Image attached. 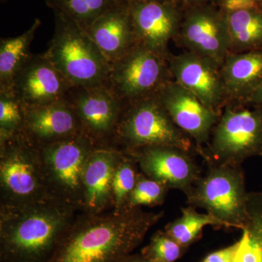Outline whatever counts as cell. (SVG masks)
I'll use <instances>...</instances> for the list:
<instances>
[{"mask_svg": "<svg viewBox=\"0 0 262 262\" xmlns=\"http://www.w3.org/2000/svg\"><path fill=\"white\" fill-rule=\"evenodd\" d=\"M163 216L142 208L78 212L48 262H125Z\"/></svg>", "mask_w": 262, "mask_h": 262, "instance_id": "6da1fadb", "label": "cell"}, {"mask_svg": "<svg viewBox=\"0 0 262 262\" xmlns=\"http://www.w3.org/2000/svg\"><path fill=\"white\" fill-rule=\"evenodd\" d=\"M78 212L55 200L0 205V261L48 262Z\"/></svg>", "mask_w": 262, "mask_h": 262, "instance_id": "7a4b0ae2", "label": "cell"}, {"mask_svg": "<svg viewBox=\"0 0 262 262\" xmlns=\"http://www.w3.org/2000/svg\"><path fill=\"white\" fill-rule=\"evenodd\" d=\"M53 13L54 33L45 55L72 87L104 84L111 63L87 31L63 13Z\"/></svg>", "mask_w": 262, "mask_h": 262, "instance_id": "3957f363", "label": "cell"}, {"mask_svg": "<svg viewBox=\"0 0 262 262\" xmlns=\"http://www.w3.org/2000/svg\"><path fill=\"white\" fill-rule=\"evenodd\" d=\"M0 191L5 206L53 200L39 145L23 130L0 139Z\"/></svg>", "mask_w": 262, "mask_h": 262, "instance_id": "277c9868", "label": "cell"}, {"mask_svg": "<svg viewBox=\"0 0 262 262\" xmlns=\"http://www.w3.org/2000/svg\"><path fill=\"white\" fill-rule=\"evenodd\" d=\"M114 144L122 151L165 146L196 152L192 139L175 125L158 95L125 105L115 130Z\"/></svg>", "mask_w": 262, "mask_h": 262, "instance_id": "5b68a950", "label": "cell"}, {"mask_svg": "<svg viewBox=\"0 0 262 262\" xmlns=\"http://www.w3.org/2000/svg\"><path fill=\"white\" fill-rule=\"evenodd\" d=\"M200 155L208 165H241L262 156V106L226 103Z\"/></svg>", "mask_w": 262, "mask_h": 262, "instance_id": "8992f818", "label": "cell"}, {"mask_svg": "<svg viewBox=\"0 0 262 262\" xmlns=\"http://www.w3.org/2000/svg\"><path fill=\"white\" fill-rule=\"evenodd\" d=\"M248 193L241 165H208L185 194L189 206L203 208L225 228L242 229L247 217Z\"/></svg>", "mask_w": 262, "mask_h": 262, "instance_id": "52a82bcc", "label": "cell"}, {"mask_svg": "<svg viewBox=\"0 0 262 262\" xmlns=\"http://www.w3.org/2000/svg\"><path fill=\"white\" fill-rule=\"evenodd\" d=\"M39 147L52 198L82 211L84 168L97 146L89 136L80 133Z\"/></svg>", "mask_w": 262, "mask_h": 262, "instance_id": "ba28073f", "label": "cell"}, {"mask_svg": "<svg viewBox=\"0 0 262 262\" xmlns=\"http://www.w3.org/2000/svg\"><path fill=\"white\" fill-rule=\"evenodd\" d=\"M171 80L168 58L136 43L112 63L104 84L126 105L155 96Z\"/></svg>", "mask_w": 262, "mask_h": 262, "instance_id": "9c48e42d", "label": "cell"}, {"mask_svg": "<svg viewBox=\"0 0 262 262\" xmlns=\"http://www.w3.org/2000/svg\"><path fill=\"white\" fill-rule=\"evenodd\" d=\"M67 101L78 118L82 134L89 136L97 147L113 146L125 105L107 85L73 87Z\"/></svg>", "mask_w": 262, "mask_h": 262, "instance_id": "30bf717a", "label": "cell"}, {"mask_svg": "<svg viewBox=\"0 0 262 262\" xmlns=\"http://www.w3.org/2000/svg\"><path fill=\"white\" fill-rule=\"evenodd\" d=\"M178 39L187 51L222 65L231 49L227 13L208 4L190 7L182 17Z\"/></svg>", "mask_w": 262, "mask_h": 262, "instance_id": "8fae6325", "label": "cell"}, {"mask_svg": "<svg viewBox=\"0 0 262 262\" xmlns=\"http://www.w3.org/2000/svg\"><path fill=\"white\" fill-rule=\"evenodd\" d=\"M123 152L135 160L146 177L184 194L202 176L192 153L173 146H149Z\"/></svg>", "mask_w": 262, "mask_h": 262, "instance_id": "7c38bea8", "label": "cell"}, {"mask_svg": "<svg viewBox=\"0 0 262 262\" xmlns=\"http://www.w3.org/2000/svg\"><path fill=\"white\" fill-rule=\"evenodd\" d=\"M157 95L175 125L192 139L200 154L209 141L221 113L207 106L173 80Z\"/></svg>", "mask_w": 262, "mask_h": 262, "instance_id": "4fadbf2b", "label": "cell"}, {"mask_svg": "<svg viewBox=\"0 0 262 262\" xmlns=\"http://www.w3.org/2000/svg\"><path fill=\"white\" fill-rule=\"evenodd\" d=\"M136 41L168 58V45L178 35L183 15L177 2L139 1L126 3Z\"/></svg>", "mask_w": 262, "mask_h": 262, "instance_id": "5bb4252c", "label": "cell"}, {"mask_svg": "<svg viewBox=\"0 0 262 262\" xmlns=\"http://www.w3.org/2000/svg\"><path fill=\"white\" fill-rule=\"evenodd\" d=\"M169 68L173 80L192 93L207 106L222 113L227 103L220 63L190 51L170 53Z\"/></svg>", "mask_w": 262, "mask_h": 262, "instance_id": "9a60e30c", "label": "cell"}, {"mask_svg": "<svg viewBox=\"0 0 262 262\" xmlns=\"http://www.w3.org/2000/svg\"><path fill=\"white\" fill-rule=\"evenodd\" d=\"M72 85L46 57L32 54L18 72L13 94L24 106H40L67 99Z\"/></svg>", "mask_w": 262, "mask_h": 262, "instance_id": "2e32d148", "label": "cell"}, {"mask_svg": "<svg viewBox=\"0 0 262 262\" xmlns=\"http://www.w3.org/2000/svg\"><path fill=\"white\" fill-rule=\"evenodd\" d=\"M123 151L113 147H96L84 168L82 212L100 213L113 210V181Z\"/></svg>", "mask_w": 262, "mask_h": 262, "instance_id": "e0dca14e", "label": "cell"}, {"mask_svg": "<svg viewBox=\"0 0 262 262\" xmlns=\"http://www.w3.org/2000/svg\"><path fill=\"white\" fill-rule=\"evenodd\" d=\"M23 131L38 145L82 133L78 118L67 99L40 106H24Z\"/></svg>", "mask_w": 262, "mask_h": 262, "instance_id": "ac0fdd59", "label": "cell"}, {"mask_svg": "<svg viewBox=\"0 0 262 262\" xmlns=\"http://www.w3.org/2000/svg\"><path fill=\"white\" fill-rule=\"evenodd\" d=\"M87 32L111 64L138 43L125 2L96 19Z\"/></svg>", "mask_w": 262, "mask_h": 262, "instance_id": "d6986e66", "label": "cell"}, {"mask_svg": "<svg viewBox=\"0 0 262 262\" xmlns=\"http://www.w3.org/2000/svg\"><path fill=\"white\" fill-rule=\"evenodd\" d=\"M221 72L227 103L244 104L262 84V49L229 53Z\"/></svg>", "mask_w": 262, "mask_h": 262, "instance_id": "ffe728a7", "label": "cell"}, {"mask_svg": "<svg viewBox=\"0 0 262 262\" xmlns=\"http://www.w3.org/2000/svg\"><path fill=\"white\" fill-rule=\"evenodd\" d=\"M41 24L35 18L23 34L0 39V92L13 93L15 77L32 56L31 44Z\"/></svg>", "mask_w": 262, "mask_h": 262, "instance_id": "44dd1931", "label": "cell"}, {"mask_svg": "<svg viewBox=\"0 0 262 262\" xmlns=\"http://www.w3.org/2000/svg\"><path fill=\"white\" fill-rule=\"evenodd\" d=\"M231 49L241 53L262 49V11L260 8L227 13Z\"/></svg>", "mask_w": 262, "mask_h": 262, "instance_id": "7402d4cb", "label": "cell"}, {"mask_svg": "<svg viewBox=\"0 0 262 262\" xmlns=\"http://www.w3.org/2000/svg\"><path fill=\"white\" fill-rule=\"evenodd\" d=\"M234 262H262V191L248 193L247 217Z\"/></svg>", "mask_w": 262, "mask_h": 262, "instance_id": "603a6c76", "label": "cell"}, {"mask_svg": "<svg viewBox=\"0 0 262 262\" xmlns=\"http://www.w3.org/2000/svg\"><path fill=\"white\" fill-rule=\"evenodd\" d=\"M196 208L189 206L182 208V215L165 226L164 230L184 247L189 246L200 239L207 226L225 227L220 220L206 213H199Z\"/></svg>", "mask_w": 262, "mask_h": 262, "instance_id": "cb8c5ba5", "label": "cell"}, {"mask_svg": "<svg viewBox=\"0 0 262 262\" xmlns=\"http://www.w3.org/2000/svg\"><path fill=\"white\" fill-rule=\"evenodd\" d=\"M48 8L68 16L87 31L106 12L124 3L123 0H45Z\"/></svg>", "mask_w": 262, "mask_h": 262, "instance_id": "d4e9b609", "label": "cell"}, {"mask_svg": "<svg viewBox=\"0 0 262 262\" xmlns=\"http://www.w3.org/2000/svg\"><path fill=\"white\" fill-rule=\"evenodd\" d=\"M137 165L135 160L123 152L115 170L113 181L114 211H121L126 208L127 201L135 187L139 173Z\"/></svg>", "mask_w": 262, "mask_h": 262, "instance_id": "484cf974", "label": "cell"}, {"mask_svg": "<svg viewBox=\"0 0 262 262\" xmlns=\"http://www.w3.org/2000/svg\"><path fill=\"white\" fill-rule=\"evenodd\" d=\"M169 190L162 183L149 178L142 172H139L135 187L127 201L126 208L161 206L166 199Z\"/></svg>", "mask_w": 262, "mask_h": 262, "instance_id": "4316f807", "label": "cell"}, {"mask_svg": "<svg viewBox=\"0 0 262 262\" xmlns=\"http://www.w3.org/2000/svg\"><path fill=\"white\" fill-rule=\"evenodd\" d=\"M24 105L13 93L0 92V139L23 130Z\"/></svg>", "mask_w": 262, "mask_h": 262, "instance_id": "83f0119b", "label": "cell"}, {"mask_svg": "<svg viewBox=\"0 0 262 262\" xmlns=\"http://www.w3.org/2000/svg\"><path fill=\"white\" fill-rule=\"evenodd\" d=\"M188 248L179 244L165 230H158L142 248L143 256L160 262H175L184 256Z\"/></svg>", "mask_w": 262, "mask_h": 262, "instance_id": "f1b7e54d", "label": "cell"}, {"mask_svg": "<svg viewBox=\"0 0 262 262\" xmlns=\"http://www.w3.org/2000/svg\"><path fill=\"white\" fill-rule=\"evenodd\" d=\"M239 246L238 241L227 247L209 253L201 262H234Z\"/></svg>", "mask_w": 262, "mask_h": 262, "instance_id": "f546056e", "label": "cell"}, {"mask_svg": "<svg viewBox=\"0 0 262 262\" xmlns=\"http://www.w3.org/2000/svg\"><path fill=\"white\" fill-rule=\"evenodd\" d=\"M262 0H221V9L226 13L239 10L259 8Z\"/></svg>", "mask_w": 262, "mask_h": 262, "instance_id": "4dcf8cb0", "label": "cell"}, {"mask_svg": "<svg viewBox=\"0 0 262 262\" xmlns=\"http://www.w3.org/2000/svg\"><path fill=\"white\" fill-rule=\"evenodd\" d=\"M244 105L253 106H262V84L249 98Z\"/></svg>", "mask_w": 262, "mask_h": 262, "instance_id": "1f68e13d", "label": "cell"}, {"mask_svg": "<svg viewBox=\"0 0 262 262\" xmlns=\"http://www.w3.org/2000/svg\"><path fill=\"white\" fill-rule=\"evenodd\" d=\"M125 262H160L148 258L143 256L141 253H132L127 257Z\"/></svg>", "mask_w": 262, "mask_h": 262, "instance_id": "d6a6232c", "label": "cell"}, {"mask_svg": "<svg viewBox=\"0 0 262 262\" xmlns=\"http://www.w3.org/2000/svg\"><path fill=\"white\" fill-rule=\"evenodd\" d=\"M184 5L190 7L198 6V5L208 4L212 0H182Z\"/></svg>", "mask_w": 262, "mask_h": 262, "instance_id": "836d02e7", "label": "cell"}, {"mask_svg": "<svg viewBox=\"0 0 262 262\" xmlns=\"http://www.w3.org/2000/svg\"><path fill=\"white\" fill-rule=\"evenodd\" d=\"M125 3H131V2L139 1H157V2H177V0H123Z\"/></svg>", "mask_w": 262, "mask_h": 262, "instance_id": "e575fe53", "label": "cell"}, {"mask_svg": "<svg viewBox=\"0 0 262 262\" xmlns=\"http://www.w3.org/2000/svg\"><path fill=\"white\" fill-rule=\"evenodd\" d=\"M7 1H8V0H1L2 3H5Z\"/></svg>", "mask_w": 262, "mask_h": 262, "instance_id": "d590c367", "label": "cell"}]
</instances>
